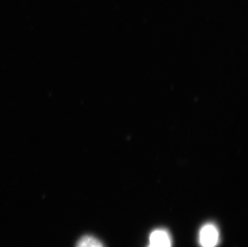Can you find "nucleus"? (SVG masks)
Returning <instances> with one entry per match:
<instances>
[{"instance_id":"1","label":"nucleus","mask_w":248,"mask_h":247,"mask_svg":"<svg viewBox=\"0 0 248 247\" xmlns=\"http://www.w3.org/2000/svg\"><path fill=\"white\" fill-rule=\"evenodd\" d=\"M219 231L216 224H204L199 231V242L201 247H216L219 243Z\"/></svg>"},{"instance_id":"2","label":"nucleus","mask_w":248,"mask_h":247,"mask_svg":"<svg viewBox=\"0 0 248 247\" xmlns=\"http://www.w3.org/2000/svg\"><path fill=\"white\" fill-rule=\"evenodd\" d=\"M148 247H172L170 233L166 229H157L150 235Z\"/></svg>"},{"instance_id":"3","label":"nucleus","mask_w":248,"mask_h":247,"mask_svg":"<svg viewBox=\"0 0 248 247\" xmlns=\"http://www.w3.org/2000/svg\"><path fill=\"white\" fill-rule=\"evenodd\" d=\"M76 247H105V246L93 236L85 235L78 241Z\"/></svg>"}]
</instances>
